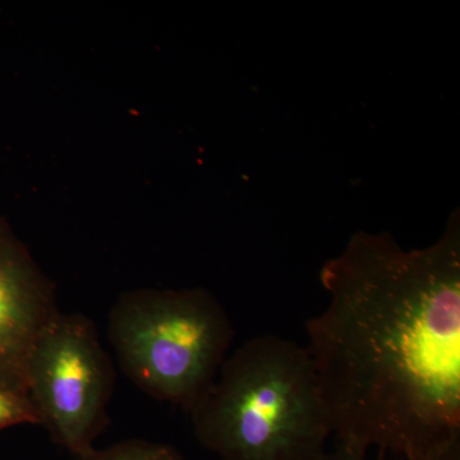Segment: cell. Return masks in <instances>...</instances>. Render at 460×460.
I'll return each instance as SVG.
<instances>
[{"label": "cell", "mask_w": 460, "mask_h": 460, "mask_svg": "<svg viewBox=\"0 0 460 460\" xmlns=\"http://www.w3.org/2000/svg\"><path fill=\"white\" fill-rule=\"evenodd\" d=\"M320 281L329 304L305 348L337 440L460 460L459 210L426 248L354 233Z\"/></svg>", "instance_id": "cell-1"}, {"label": "cell", "mask_w": 460, "mask_h": 460, "mask_svg": "<svg viewBox=\"0 0 460 460\" xmlns=\"http://www.w3.org/2000/svg\"><path fill=\"white\" fill-rule=\"evenodd\" d=\"M190 416L223 460H321L332 435L307 348L271 334L229 354Z\"/></svg>", "instance_id": "cell-2"}, {"label": "cell", "mask_w": 460, "mask_h": 460, "mask_svg": "<svg viewBox=\"0 0 460 460\" xmlns=\"http://www.w3.org/2000/svg\"><path fill=\"white\" fill-rule=\"evenodd\" d=\"M234 335L228 313L204 289L127 293L108 317L123 374L145 394L189 413L213 386Z\"/></svg>", "instance_id": "cell-3"}, {"label": "cell", "mask_w": 460, "mask_h": 460, "mask_svg": "<svg viewBox=\"0 0 460 460\" xmlns=\"http://www.w3.org/2000/svg\"><path fill=\"white\" fill-rule=\"evenodd\" d=\"M113 387V362L95 323L83 314H58L27 362L26 396L38 426L74 456L89 453L107 425Z\"/></svg>", "instance_id": "cell-4"}, {"label": "cell", "mask_w": 460, "mask_h": 460, "mask_svg": "<svg viewBox=\"0 0 460 460\" xmlns=\"http://www.w3.org/2000/svg\"><path fill=\"white\" fill-rule=\"evenodd\" d=\"M59 313L49 286L0 228V384L26 395L33 344Z\"/></svg>", "instance_id": "cell-5"}, {"label": "cell", "mask_w": 460, "mask_h": 460, "mask_svg": "<svg viewBox=\"0 0 460 460\" xmlns=\"http://www.w3.org/2000/svg\"><path fill=\"white\" fill-rule=\"evenodd\" d=\"M77 460H186L180 450L168 444L127 440L105 449L90 450Z\"/></svg>", "instance_id": "cell-6"}, {"label": "cell", "mask_w": 460, "mask_h": 460, "mask_svg": "<svg viewBox=\"0 0 460 460\" xmlns=\"http://www.w3.org/2000/svg\"><path fill=\"white\" fill-rule=\"evenodd\" d=\"M20 425H36L35 411L27 396L0 384V431Z\"/></svg>", "instance_id": "cell-7"}, {"label": "cell", "mask_w": 460, "mask_h": 460, "mask_svg": "<svg viewBox=\"0 0 460 460\" xmlns=\"http://www.w3.org/2000/svg\"><path fill=\"white\" fill-rule=\"evenodd\" d=\"M366 452L367 449L356 441L337 440L334 450H328L321 460H365Z\"/></svg>", "instance_id": "cell-8"}]
</instances>
